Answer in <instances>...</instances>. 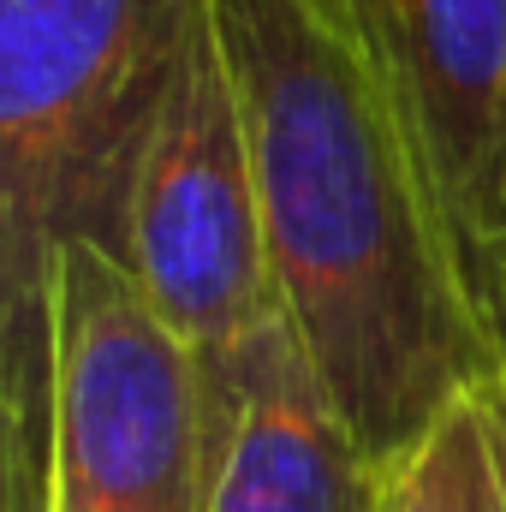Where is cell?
I'll return each instance as SVG.
<instances>
[{"mask_svg":"<svg viewBox=\"0 0 506 512\" xmlns=\"http://www.w3.org/2000/svg\"><path fill=\"white\" fill-rule=\"evenodd\" d=\"M256 167L268 262L364 453L399 471L483 382L447 215L352 0H209Z\"/></svg>","mask_w":506,"mask_h":512,"instance_id":"cell-1","label":"cell"},{"mask_svg":"<svg viewBox=\"0 0 506 512\" xmlns=\"http://www.w3.org/2000/svg\"><path fill=\"white\" fill-rule=\"evenodd\" d=\"M185 0H0V512H54L60 262L126 256Z\"/></svg>","mask_w":506,"mask_h":512,"instance_id":"cell-2","label":"cell"},{"mask_svg":"<svg viewBox=\"0 0 506 512\" xmlns=\"http://www.w3.org/2000/svg\"><path fill=\"white\" fill-rule=\"evenodd\" d=\"M120 262L197 358L233 352L280 310L245 114L209 0H185L131 185Z\"/></svg>","mask_w":506,"mask_h":512,"instance_id":"cell-3","label":"cell"},{"mask_svg":"<svg viewBox=\"0 0 506 512\" xmlns=\"http://www.w3.org/2000/svg\"><path fill=\"white\" fill-rule=\"evenodd\" d=\"M209 387L126 262L72 245L60 262L54 512H203Z\"/></svg>","mask_w":506,"mask_h":512,"instance_id":"cell-4","label":"cell"},{"mask_svg":"<svg viewBox=\"0 0 506 512\" xmlns=\"http://www.w3.org/2000/svg\"><path fill=\"white\" fill-rule=\"evenodd\" d=\"M352 18L429 167L489 334L506 304V0H352Z\"/></svg>","mask_w":506,"mask_h":512,"instance_id":"cell-5","label":"cell"},{"mask_svg":"<svg viewBox=\"0 0 506 512\" xmlns=\"http://www.w3.org/2000/svg\"><path fill=\"white\" fill-rule=\"evenodd\" d=\"M209 387V501L203 512H387L381 471L328 399L286 310L197 358Z\"/></svg>","mask_w":506,"mask_h":512,"instance_id":"cell-6","label":"cell"},{"mask_svg":"<svg viewBox=\"0 0 506 512\" xmlns=\"http://www.w3.org/2000/svg\"><path fill=\"white\" fill-rule=\"evenodd\" d=\"M429 512H506V370H489L405 459Z\"/></svg>","mask_w":506,"mask_h":512,"instance_id":"cell-7","label":"cell"},{"mask_svg":"<svg viewBox=\"0 0 506 512\" xmlns=\"http://www.w3.org/2000/svg\"><path fill=\"white\" fill-rule=\"evenodd\" d=\"M387 512H429L417 501V489H411V477H405V465L393 471V489H387Z\"/></svg>","mask_w":506,"mask_h":512,"instance_id":"cell-8","label":"cell"},{"mask_svg":"<svg viewBox=\"0 0 506 512\" xmlns=\"http://www.w3.org/2000/svg\"><path fill=\"white\" fill-rule=\"evenodd\" d=\"M489 340H495V364L506 370V304H501V316H495V328H489Z\"/></svg>","mask_w":506,"mask_h":512,"instance_id":"cell-9","label":"cell"}]
</instances>
